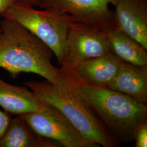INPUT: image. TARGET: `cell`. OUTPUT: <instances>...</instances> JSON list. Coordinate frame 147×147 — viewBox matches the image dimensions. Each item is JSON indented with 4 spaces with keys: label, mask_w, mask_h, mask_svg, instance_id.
<instances>
[{
    "label": "cell",
    "mask_w": 147,
    "mask_h": 147,
    "mask_svg": "<svg viewBox=\"0 0 147 147\" xmlns=\"http://www.w3.org/2000/svg\"><path fill=\"white\" fill-rule=\"evenodd\" d=\"M47 105L62 113L84 138L95 147H114L119 141L106 128L86 101L80 96L68 76L61 71L56 83L30 81L24 83Z\"/></svg>",
    "instance_id": "obj_1"
},
{
    "label": "cell",
    "mask_w": 147,
    "mask_h": 147,
    "mask_svg": "<svg viewBox=\"0 0 147 147\" xmlns=\"http://www.w3.org/2000/svg\"><path fill=\"white\" fill-rule=\"evenodd\" d=\"M0 68L13 79L22 73L36 74L51 83L61 76L60 68L51 63L53 56L47 45L16 21H0Z\"/></svg>",
    "instance_id": "obj_2"
},
{
    "label": "cell",
    "mask_w": 147,
    "mask_h": 147,
    "mask_svg": "<svg viewBox=\"0 0 147 147\" xmlns=\"http://www.w3.org/2000/svg\"><path fill=\"white\" fill-rule=\"evenodd\" d=\"M63 73L118 141L134 140L137 128L147 121V105L107 87L86 84L73 73Z\"/></svg>",
    "instance_id": "obj_3"
},
{
    "label": "cell",
    "mask_w": 147,
    "mask_h": 147,
    "mask_svg": "<svg viewBox=\"0 0 147 147\" xmlns=\"http://www.w3.org/2000/svg\"><path fill=\"white\" fill-rule=\"evenodd\" d=\"M1 16L18 22L44 42L52 50L61 66L69 28L74 21L70 16L47 9L38 11L22 0L18 1Z\"/></svg>",
    "instance_id": "obj_4"
},
{
    "label": "cell",
    "mask_w": 147,
    "mask_h": 147,
    "mask_svg": "<svg viewBox=\"0 0 147 147\" xmlns=\"http://www.w3.org/2000/svg\"><path fill=\"white\" fill-rule=\"evenodd\" d=\"M111 53L107 32L73 21L69 28L65 55L59 68L72 73L80 64Z\"/></svg>",
    "instance_id": "obj_5"
},
{
    "label": "cell",
    "mask_w": 147,
    "mask_h": 147,
    "mask_svg": "<svg viewBox=\"0 0 147 147\" xmlns=\"http://www.w3.org/2000/svg\"><path fill=\"white\" fill-rule=\"evenodd\" d=\"M32 130L40 136L58 142L65 147H95L87 141L71 122L53 106L20 115Z\"/></svg>",
    "instance_id": "obj_6"
},
{
    "label": "cell",
    "mask_w": 147,
    "mask_h": 147,
    "mask_svg": "<svg viewBox=\"0 0 147 147\" xmlns=\"http://www.w3.org/2000/svg\"><path fill=\"white\" fill-rule=\"evenodd\" d=\"M117 0H41L39 7L70 16L76 22L107 32L116 28L114 12L109 5Z\"/></svg>",
    "instance_id": "obj_7"
},
{
    "label": "cell",
    "mask_w": 147,
    "mask_h": 147,
    "mask_svg": "<svg viewBox=\"0 0 147 147\" xmlns=\"http://www.w3.org/2000/svg\"><path fill=\"white\" fill-rule=\"evenodd\" d=\"M115 6L116 28L147 50V0H117Z\"/></svg>",
    "instance_id": "obj_8"
},
{
    "label": "cell",
    "mask_w": 147,
    "mask_h": 147,
    "mask_svg": "<svg viewBox=\"0 0 147 147\" xmlns=\"http://www.w3.org/2000/svg\"><path fill=\"white\" fill-rule=\"evenodd\" d=\"M124 61L110 53L80 64L72 73L86 84L106 87L118 73Z\"/></svg>",
    "instance_id": "obj_9"
},
{
    "label": "cell",
    "mask_w": 147,
    "mask_h": 147,
    "mask_svg": "<svg viewBox=\"0 0 147 147\" xmlns=\"http://www.w3.org/2000/svg\"><path fill=\"white\" fill-rule=\"evenodd\" d=\"M106 87L147 105V65L138 66L123 62Z\"/></svg>",
    "instance_id": "obj_10"
},
{
    "label": "cell",
    "mask_w": 147,
    "mask_h": 147,
    "mask_svg": "<svg viewBox=\"0 0 147 147\" xmlns=\"http://www.w3.org/2000/svg\"><path fill=\"white\" fill-rule=\"evenodd\" d=\"M0 107L7 113L20 116L43 110L47 105L28 88L5 82L0 78Z\"/></svg>",
    "instance_id": "obj_11"
},
{
    "label": "cell",
    "mask_w": 147,
    "mask_h": 147,
    "mask_svg": "<svg viewBox=\"0 0 147 147\" xmlns=\"http://www.w3.org/2000/svg\"><path fill=\"white\" fill-rule=\"evenodd\" d=\"M58 147L56 142L36 134L20 116L11 118L0 137V147Z\"/></svg>",
    "instance_id": "obj_12"
},
{
    "label": "cell",
    "mask_w": 147,
    "mask_h": 147,
    "mask_svg": "<svg viewBox=\"0 0 147 147\" xmlns=\"http://www.w3.org/2000/svg\"><path fill=\"white\" fill-rule=\"evenodd\" d=\"M107 34L111 53L124 62L147 65V50L135 39L116 27L108 31Z\"/></svg>",
    "instance_id": "obj_13"
},
{
    "label": "cell",
    "mask_w": 147,
    "mask_h": 147,
    "mask_svg": "<svg viewBox=\"0 0 147 147\" xmlns=\"http://www.w3.org/2000/svg\"><path fill=\"white\" fill-rule=\"evenodd\" d=\"M134 140L136 141L135 147H147V121L142 123L137 128L134 135Z\"/></svg>",
    "instance_id": "obj_14"
},
{
    "label": "cell",
    "mask_w": 147,
    "mask_h": 147,
    "mask_svg": "<svg viewBox=\"0 0 147 147\" xmlns=\"http://www.w3.org/2000/svg\"><path fill=\"white\" fill-rule=\"evenodd\" d=\"M11 115L0 110V137L5 131L11 120Z\"/></svg>",
    "instance_id": "obj_15"
},
{
    "label": "cell",
    "mask_w": 147,
    "mask_h": 147,
    "mask_svg": "<svg viewBox=\"0 0 147 147\" xmlns=\"http://www.w3.org/2000/svg\"><path fill=\"white\" fill-rule=\"evenodd\" d=\"M19 0H0V15L1 16Z\"/></svg>",
    "instance_id": "obj_16"
},
{
    "label": "cell",
    "mask_w": 147,
    "mask_h": 147,
    "mask_svg": "<svg viewBox=\"0 0 147 147\" xmlns=\"http://www.w3.org/2000/svg\"><path fill=\"white\" fill-rule=\"evenodd\" d=\"M32 6H39L40 5L41 0H22Z\"/></svg>",
    "instance_id": "obj_17"
},
{
    "label": "cell",
    "mask_w": 147,
    "mask_h": 147,
    "mask_svg": "<svg viewBox=\"0 0 147 147\" xmlns=\"http://www.w3.org/2000/svg\"><path fill=\"white\" fill-rule=\"evenodd\" d=\"M1 29H0V33H1Z\"/></svg>",
    "instance_id": "obj_18"
}]
</instances>
